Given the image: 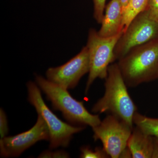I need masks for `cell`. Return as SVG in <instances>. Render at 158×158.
Here are the masks:
<instances>
[{
	"label": "cell",
	"mask_w": 158,
	"mask_h": 158,
	"mask_svg": "<svg viewBox=\"0 0 158 158\" xmlns=\"http://www.w3.org/2000/svg\"><path fill=\"white\" fill-rule=\"evenodd\" d=\"M148 0H130L123 11L122 28L123 32L131 23L147 8Z\"/></svg>",
	"instance_id": "cell-12"
},
{
	"label": "cell",
	"mask_w": 158,
	"mask_h": 158,
	"mask_svg": "<svg viewBox=\"0 0 158 158\" xmlns=\"http://www.w3.org/2000/svg\"><path fill=\"white\" fill-rule=\"evenodd\" d=\"M92 128L94 141H101L102 148L110 157L118 158L127 147L133 127L117 116L109 114Z\"/></svg>",
	"instance_id": "cell-6"
},
{
	"label": "cell",
	"mask_w": 158,
	"mask_h": 158,
	"mask_svg": "<svg viewBox=\"0 0 158 158\" xmlns=\"http://www.w3.org/2000/svg\"><path fill=\"white\" fill-rule=\"evenodd\" d=\"M80 158H107L109 155L103 148L96 147L92 149L89 146H82L81 148Z\"/></svg>",
	"instance_id": "cell-14"
},
{
	"label": "cell",
	"mask_w": 158,
	"mask_h": 158,
	"mask_svg": "<svg viewBox=\"0 0 158 158\" xmlns=\"http://www.w3.org/2000/svg\"><path fill=\"white\" fill-rule=\"evenodd\" d=\"M69 153L65 151L58 150L56 151H44L39 156L38 158H69Z\"/></svg>",
	"instance_id": "cell-18"
},
{
	"label": "cell",
	"mask_w": 158,
	"mask_h": 158,
	"mask_svg": "<svg viewBox=\"0 0 158 158\" xmlns=\"http://www.w3.org/2000/svg\"><path fill=\"white\" fill-rule=\"evenodd\" d=\"M48 127L44 118L38 115L36 123L31 129L13 136H6L0 140L2 157L19 156L38 141H49Z\"/></svg>",
	"instance_id": "cell-8"
},
{
	"label": "cell",
	"mask_w": 158,
	"mask_h": 158,
	"mask_svg": "<svg viewBox=\"0 0 158 158\" xmlns=\"http://www.w3.org/2000/svg\"><path fill=\"white\" fill-rule=\"evenodd\" d=\"M133 123L148 135L158 138V118H152L136 112L133 118Z\"/></svg>",
	"instance_id": "cell-13"
},
{
	"label": "cell",
	"mask_w": 158,
	"mask_h": 158,
	"mask_svg": "<svg viewBox=\"0 0 158 158\" xmlns=\"http://www.w3.org/2000/svg\"><path fill=\"white\" fill-rule=\"evenodd\" d=\"M9 133L8 120L6 113L2 109L0 110V135L1 138H5Z\"/></svg>",
	"instance_id": "cell-17"
},
{
	"label": "cell",
	"mask_w": 158,
	"mask_h": 158,
	"mask_svg": "<svg viewBox=\"0 0 158 158\" xmlns=\"http://www.w3.org/2000/svg\"><path fill=\"white\" fill-rule=\"evenodd\" d=\"M117 64L128 87L158 79V38L132 49Z\"/></svg>",
	"instance_id": "cell-2"
},
{
	"label": "cell",
	"mask_w": 158,
	"mask_h": 158,
	"mask_svg": "<svg viewBox=\"0 0 158 158\" xmlns=\"http://www.w3.org/2000/svg\"><path fill=\"white\" fill-rule=\"evenodd\" d=\"M146 10L150 17L158 23V0H148Z\"/></svg>",
	"instance_id": "cell-16"
},
{
	"label": "cell",
	"mask_w": 158,
	"mask_h": 158,
	"mask_svg": "<svg viewBox=\"0 0 158 158\" xmlns=\"http://www.w3.org/2000/svg\"><path fill=\"white\" fill-rule=\"evenodd\" d=\"M94 4V17L98 23L101 24L104 15L106 0H92Z\"/></svg>",
	"instance_id": "cell-15"
},
{
	"label": "cell",
	"mask_w": 158,
	"mask_h": 158,
	"mask_svg": "<svg viewBox=\"0 0 158 158\" xmlns=\"http://www.w3.org/2000/svg\"><path fill=\"white\" fill-rule=\"evenodd\" d=\"M123 33L113 37H104L100 36L94 29L89 30L86 47L89 54L90 70L85 89L86 94L96 79L106 77L109 65L115 61L114 49Z\"/></svg>",
	"instance_id": "cell-5"
},
{
	"label": "cell",
	"mask_w": 158,
	"mask_h": 158,
	"mask_svg": "<svg viewBox=\"0 0 158 158\" xmlns=\"http://www.w3.org/2000/svg\"><path fill=\"white\" fill-rule=\"evenodd\" d=\"M36 84L52 103L53 109L62 113L69 123L77 126L93 128L101 122L98 115L89 113L83 102L74 98L68 89L55 84L41 76L36 75Z\"/></svg>",
	"instance_id": "cell-3"
},
{
	"label": "cell",
	"mask_w": 158,
	"mask_h": 158,
	"mask_svg": "<svg viewBox=\"0 0 158 158\" xmlns=\"http://www.w3.org/2000/svg\"><path fill=\"white\" fill-rule=\"evenodd\" d=\"M27 88L29 102L36 109L38 115L42 116L48 127L50 148L68 147L73 135L86 127L72 125L58 118L46 105L37 84L29 81Z\"/></svg>",
	"instance_id": "cell-4"
},
{
	"label": "cell",
	"mask_w": 158,
	"mask_h": 158,
	"mask_svg": "<svg viewBox=\"0 0 158 158\" xmlns=\"http://www.w3.org/2000/svg\"><path fill=\"white\" fill-rule=\"evenodd\" d=\"M157 38L158 23L150 17L145 9L133 20L118 39L114 49L115 61L134 48Z\"/></svg>",
	"instance_id": "cell-7"
},
{
	"label": "cell",
	"mask_w": 158,
	"mask_h": 158,
	"mask_svg": "<svg viewBox=\"0 0 158 158\" xmlns=\"http://www.w3.org/2000/svg\"><path fill=\"white\" fill-rule=\"evenodd\" d=\"M123 7L121 0H111L106 7V11L98 31L100 36L110 37L123 32L122 28Z\"/></svg>",
	"instance_id": "cell-10"
},
{
	"label": "cell",
	"mask_w": 158,
	"mask_h": 158,
	"mask_svg": "<svg viewBox=\"0 0 158 158\" xmlns=\"http://www.w3.org/2000/svg\"><path fill=\"white\" fill-rule=\"evenodd\" d=\"M130 0H121L122 5L123 7V11L126 6H127L128 3L129 2Z\"/></svg>",
	"instance_id": "cell-20"
},
{
	"label": "cell",
	"mask_w": 158,
	"mask_h": 158,
	"mask_svg": "<svg viewBox=\"0 0 158 158\" xmlns=\"http://www.w3.org/2000/svg\"><path fill=\"white\" fill-rule=\"evenodd\" d=\"M127 87L117 63L110 64L105 79L104 94L94 105L91 111L114 115L133 127V118L137 107Z\"/></svg>",
	"instance_id": "cell-1"
},
{
	"label": "cell",
	"mask_w": 158,
	"mask_h": 158,
	"mask_svg": "<svg viewBox=\"0 0 158 158\" xmlns=\"http://www.w3.org/2000/svg\"><path fill=\"white\" fill-rule=\"evenodd\" d=\"M153 148L152 158H158V138L153 137Z\"/></svg>",
	"instance_id": "cell-19"
},
{
	"label": "cell",
	"mask_w": 158,
	"mask_h": 158,
	"mask_svg": "<svg viewBox=\"0 0 158 158\" xmlns=\"http://www.w3.org/2000/svg\"><path fill=\"white\" fill-rule=\"evenodd\" d=\"M133 158H152L153 148V137L144 134L140 129L133 127L127 142Z\"/></svg>",
	"instance_id": "cell-11"
},
{
	"label": "cell",
	"mask_w": 158,
	"mask_h": 158,
	"mask_svg": "<svg viewBox=\"0 0 158 158\" xmlns=\"http://www.w3.org/2000/svg\"><path fill=\"white\" fill-rule=\"evenodd\" d=\"M89 54L85 46L65 64L49 68L46 74L49 81L68 90L75 88L82 77L89 73Z\"/></svg>",
	"instance_id": "cell-9"
}]
</instances>
